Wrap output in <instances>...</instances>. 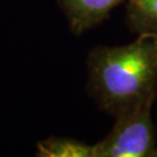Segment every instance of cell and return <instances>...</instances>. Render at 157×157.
<instances>
[{
	"mask_svg": "<svg viewBox=\"0 0 157 157\" xmlns=\"http://www.w3.org/2000/svg\"><path fill=\"white\" fill-rule=\"evenodd\" d=\"M152 106H143L115 118L112 130L93 144V157H156Z\"/></svg>",
	"mask_w": 157,
	"mask_h": 157,
	"instance_id": "7a4b0ae2",
	"label": "cell"
},
{
	"mask_svg": "<svg viewBox=\"0 0 157 157\" xmlns=\"http://www.w3.org/2000/svg\"><path fill=\"white\" fill-rule=\"evenodd\" d=\"M69 27L80 35L105 21L111 12L126 0H57Z\"/></svg>",
	"mask_w": 157,
	"mask_h": 157,
	"instance_id": "3957f363",
	"label": "cell"
},
{
	"mask_svg": "<svg viewBox=\"0 0 157 157\" xmlns=\"http://www.w3.org/2000/svg\"><path fill=\"white\" fill-rule=\"evenodd\" d=\"M127 25L137 35L157 36V0H126Z\"/></svg>",
	"mask_w": 157,
	"mask_h": 157,
	"instance_id": "277c9868",
	"label": "cell"
},
{
	"mask_svg": "<svg viewBox=\"0 0 157 157\" xmlns=\"http://www.w3.org/2000/svg\"><path fill=\"white\" fill-rule=\"evenodd\" d=\"M89 91L99 108L117 118L152 106L157 94V36L137 35L119 47H97L87 58Z\"/></svg>",
	"mask_w": 157,
	"mask_h": 157,
	"instance_id": "6da1fadb",
	"label": "cell"
},
{
	"mask_svg": "<svg viewBox=\"0 0 157 157\" xmlns=\"http://www.w3.org/2000/svg\"><path fill=\"white\" fill-rule=\"evenodd\" d=\"M41 157H93V144L67 137H49L37 143Z\"/></svg>",
	"mask_w": 157,
	"mask_h": 157,
	"instance_id": "5b68a950",
	"label": "cell"
}]
</instances>
